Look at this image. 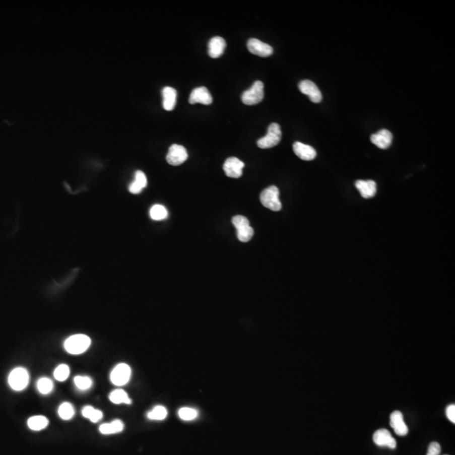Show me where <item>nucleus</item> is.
Segmentation results:
<instances>
[{
    "label": "nucleus",
    "mask_w": 455,
    "mask_h": 455,
    "mask_svg": "<svg viewBox=\"0 0 455 455\" xmlns=\"http://www.w3.org/2000/svg\"><path fill=\"white\" fill-rule=\"evenodd\" d=\"M355 185L361 196L365 199L373 198L377 192V184L373 180H357Z\"/></svg>",
    "instance_id": "f3484780"
},
{
    "label": "nucleus",
    "mask_w": 455,
    "mask_h": 455,
    "mask_svg": "<svg viewBox=\"0 0 455 455\" xmlns=\"http://www.w3.org/2000/svg\"><path fill=\"white\" fill-rule=\"evenodd\" d=\"M91 340L86 335L77 334L69 337L64 342V348L70 354L80 355L87 351Z\"/></svg>",
    "instance_id": "f257e3e1"
},
{
    "label": "nucleus",
    "mask_w": 455,
    "mask_h": 455,
    "mask_svg": "<svg viewBox=\"0 0 455 455\" xmlns=\"http://www.w3.org/2000/svg\"><path fill=\"white\" fill-rule=\"evenodd\" d=\"M149 214H150L152 219L159 221V220H163L167 218L168 211L165 207L157 204V205L152 207Z\"/></svg>",
    "instance_id": "393cba45"
},
{
    "label": "nucleus",
    "mask_w": 455,
    "mask_h": 455,
    "mask_svg": "<svg viewBox=\"0 0 455 455\" xmlns=\"http://www.w3.org/2000/svg\"><path fill=\"white\" fill-rule=\"evenodd\" d=\"M109 399L112 403L116 404V405H118V404L130 405L132 403L131 399L129 398L128 395L123 389H116V391H112L109 396Z\"/></svg>",
    "instance_id": "5701e85b"
},
{
    "label": "nucleus",
    "mask_w": 455,
    "mask_h": 455,
    "mask_svg": "<svg viewBox=\"0 0 455 455\" xmlns=\"http://www.w3.org/2000/svg\"><path fill=\"white\" fill-rule=\"evenodd\" d=\"M261 203L267 209L272 211H280L282 204L279 199V190L275 185H272L263 190L260 196Z\"/></svg>",
    "instance_id": "f03ea898"
},
{
    "label": "nucleus",
    "mask_w": 455,
    "mask_h": 455,
    "mask_svg": "<svg viewBox=\"0 0 455 455\" xmlns=\"http://www.w3.org/2000/svg\"><path fill=\"white\" fill-rule=\"evenodd\" d=\"M264 98V84L255 81L252 87L242 94V102L247 106H254L262 102Z\"/></svg>",
    "instance_id": "7ed1b4c3"
},
{
    "label": "nucleus",
    "mask_w": 455,
    "mask_h": 455,
    "mask_svg": "<svg viewBox=\"0 0 455 455\" xmlns=\"http://www.w3.org/2000/svg\"><path fill=\"white\" fill-rule=\"evenodd\" d=\"M391 426L396 434L404 437L408 433L409 430L404 422L403 414L399 411L394 412L391 415Z\"/></svg>",
    "instance_id": "dca6fc26"
},
{
    "label": "nucleus",
    "mask_w": 455,
    "mask_h": 455,
    "mask_svg": "<svg viewBox=\"0 0 455 455\" xmlns=\"http://www.w3.org/2000/svg\"><path fill=\"white\" fill-rule=\"evenodd\" d=\"M293 149L294 154L301 160L310 161L316 157L317 153L313 147L302 144L300 142L294 143Z\"/></svg>",
    "instance_id": "4468645a"
},
{
    "label": "nucleus",
    "mask_w": 455,
    "mask_h": 455,
    "mask_svg": "<svg viewBox=\"0 0 455 455\" xmlns=\"http://www.w3.org/2000/svg\"><path fill=\"white\" fill-rule=\"evenodd\" d=\"M48 423V420L44 416H34L30 417L27 422L29 428L33 431H41L46 428Z\"/></svg>",
    "instance_id": "4be33fe9"
},
{
    "label": "nucleus",
    "mask_w": 455,
    "mask_h": 455,
    "mask_svg": "<svg viewBox=\"0 0 455 455\" xmlns=\"http://www.w3.org/2000/svg\"><path fill=\"white\" fill-rule=\"evenodd\" d=\"M75 383L76 387L81 391H87L92 386V379L87 376H76Z\"/></svg>",
    "instance_id": "7c9ffc66"
},
{
    "label": "nucleus",
    "mask_w": 455,
    "mask_h": 455,
    "mask_svg": "<svg viewBox=\"0 0 455 455\" xmlns=\"http://www.w3.org/2000/svg\"><path fill=\"white\" fill-rule=\"evenodd\" d=\"M58 415L63 420H70L75 415V409L71 404L64 402L58 408Z\"/></svg>",
    "instance_id": "bb28decb"
},
{
    "label": "nucleus",
    "mask_w": 455,
    "mask_h": 455,
    "mask_svg": "<svg viewBox=\"0 0 455 455\" xmlns=\"http://www.w3.org/2000/svg\"><path fill=\"white\" fill-rule=\"evenodd\" d=\"M70 373V369L69 366L66 365V364H60V365L57 366L56 369H55L54 378H56L57 380L62 382V381H65L69 378Z\"/></svg>",
    "instance_id": "c756f323"
},
{
    "label": "nucleus",
    "mask_w": 455,
    "mask_h": 455,
    "mask_svg": "<svg viewBox=\"0 0 455 455\" xmlns=\"http://www.w3.org/2000/svg\"><path fill=\"white\" fill-rule=\"evenodd\" d=\"M147 183L148 180L145 174L143 171L138 170L135 173V179L129 185V191L133 194H139L143 189L146 187Z\"/></svg>",
    "instance_id": "aec40b11"
},
{
    "label": "nucleus",
    "mask_w": 455,
    "mask_h": 455,
    "mask_svg": "<svg viewBox=\"0 0 455 455\" xmlns=\"http://www.w3.org/2000/svg\"><path fill=\"white\" fill-rule=\"evenodd\" d=\"M163 107L166 111L174 110L176 105L177 92L172 87H165L162 90Z\"/></svg>",
    "instance_id": "6ab92c4d"
},
{
    "label": "nucleus",
    "mask_w": 455,
    "mask_h": 455,
    "mask_svg": "<svg viewBox=\"0 0 455 455\" xmlns=\"http://www.w3.org/2000/svg\"><path fill=\"white\" fill-rule=\"evenodd\" d=\"M131 368L126 363H119L111 371V381L115 385L122 386L128 383L131 378Z\"/></svg>",
    "instance_id": "0eeeda50"
},
{
    "label": "nucleus",
    "mask_w": 455,
    "mask_h": 455,
    "mask_svg": "<svg viewBox=\"0 0 455 455\" xmlns=\"http://www.w3.org/2000/svg\"><path fill=\"white\" fill-rule=\"evenodd\" d=\"M178 415L180 419L186 422H190L196 419L198 416V412L197 410L190 408V407H183L180 408L178 412Z\"/></svg>",
    "instance_id": "cd10ccee"
},
{
    "label": "nucleus",
    "mask_w": 455,
    "mask_h": 455,
    "mask_svg": "<svg viewBox=\"0 0 455 455\" xmlns=\"http://www.w3.org/2000/svg\"><path fill=\"white\" fill-rule=\"evenodd\" d=\"M123 429V422H121V420H114L109 423L100 425V432L105 435L118 433V432H122Z\"/></svg>",
    "instance_id": "412c9836"
},
{
    "label": "nucleus",
    "mask_w": 455,
    "mask_h": 455,
    "mask_svg": "<svg viewBox=\"0 0 455 455\" xmlns=\"http://www.w3.org/2000/svg\"><path fill=\"white\" fill-rule=\"evenodd\" d=\"M244 162L235 157L227 159L224 163V170L228 177L239 178L243 174Z\"/></svg>",
    "instance_id": "9b49d317"
},
{
    "label": "nucleus",
    "mask_w": 455,
    "mask_h": 455,
    "mask_svg": "<svg viewBox=\"0 0 455 455\" xmlns=\"http://www.w3.org/2000/svg\"><path fill=\"white\" fill-rule=\"evenodd\" d=\"M188 154L185 147L179 144H173L170 147L166 160L170 165L177 166L187 160Z\"/></svg>",
    "instance_id": "6e6552de"
},
{
    "label": "nucleus",
    "mask_w": 455,
    "mask_h": 455,
    "mask_svg": "<svg viewBox=\"0 0 455 455\" xmlns=\"http://www.w3.org/2000/svg\"><path fill=\"white\" fill-rule=\"evenodd\" d=\"M37 388L40 393L42 395H47L51 393L53 388V383L49 378H41L37 381Z\"/></svg>",
    "instance_id": "c85d7f7f"
},
{
    "label": "nucleus",
    "mask_w": 455,
    "mask_h": 455,
    "mask_svg": "<svg viewBox=\"0 0 455 455\" xmlns=\"http://www.w3.org/2000/svg\"><path fill=\"white\" fill-rule=\"evenodd\" d=\"M29 380L30 376L26 368H15L9 375V384L14 391H23L28 385Z\"/></svg>",
    "instance_id": "423d86ee"
},
{
    "label": "nucleus",
    "mask_w": 455,
    "mask_h": 455,
    "mask_svg": "<svg viewBox=\"0 0 455 455\" xmlns=\"http://www.w3.org/2000/svg\"><path fill=\"white\" fill-rule=\"evenodd\" d=\"M167 409L162 406H157L148 413V418L155 421H162L167 417Z\"/></svg>",
    "instance_id": "a878e982"
},
{
    "label": "nucleus",
    "mask_w": 455,
    "mask_h": 455,
    "mask_svg": "<svg viewBox=\"0 0 455 455\" xmlns=\"http://www.w3.org/2000/svg\"><path fill=\"white\" fill-rule=\"evenodd\" d=\"M441 452V447L438 442H431L427 450V455H439Z\"/></svg>",
    "instance_id": "2f4dec72"
},
{
    "label": "nucleus",
    "mask_w": 455,
    "mask_h": 455,
    "mask_svg": "<svg viewBox=\"0 0 455 455\" xmlns=\"http://www.w3.org/2000/svg\"><path fill=\"white\" fill-rule=\"evenodd\" d=\"M373 442L379 447H388L391 449L396 447V441L387 429L377 430L373 437Z\"/></svg>",
    "instance_id": "f8f14e48"
},
{
    "label": "nucleus",
    "mask_w": 455,
    "mask_h": 455,
    "mask_svg": "<svg viewBox=\"0 0 455 455\" xmlns=\"http://www.w3.org/2000/svg\"><path fill=\"white\" fill-rule=\"evenodd\" d=\"M298 89L303 95L309 96V100L314 103H319L322 100V94L319 88L310 80H303L299 83Z\"/></svg>",
    "instance_id": "9d476101"
},
{
    "label": "nucleus",
    "mask_w": 455,
    "mask_h": 455,
    "mask_svg": "<svg viewBox=\"0 0 455 455\" xmlns=\"http://www.w3.org/2000/svg\"><path fill=\"white\" fill-rule=\"evenodd\" d=\"M232 223L237 229V237L239 241L248 242L252 239L254 235V229L249 225V222L247 218L237 215L232 219Z\"/></svg>",
    "instance_id": "39448f33"
},
{
    "label": "nucleus",
    "mask_w": 455,
    "mask_h": 455,
    "mask_svg": "<svg viewBox=\"0 0 455 455\" xmlns=\"http://www.w3.org/2000/svg\"><path fill=\"white\" fill-rule=\"evenodd\" d=\"M392 139L393 135L386 129H382L370 137L371 142L381 149H388L392 144Z\"/></svg>",
    "instance_id": "2eb2a0df"
},
{
    "label": "nucleus",
    "mask_w": 455,
    "mask_h": 455,
    "mask_svg": "<svg viewBox=\"0 0 455 455\" xmlns=\"http://www.w3.org/2000/svg\"><path fill=\"white\" fill-rule=\"evenodd\" d=\"M82 415L85 418L91 421L92 422H98L103 417V413L94 408V407L87 406L84 407L82 410Z\"/></svg>",
    "instance_id": "b1692460"
},
{
    "label": "nucleus",
    "mask_w": 455,
    "mask_h": 455,
    "mask_svg": "<svg viewBox=\"0 0 455 455\" xmlns=\"http://www.w3.org/2000/svg\"><path fill=\"white\" fill-rule=\"evenodd\" d=\"M226 47V42L220 36H215L209 41V54L212 58L221 57Z\"/></svg>",
    "instance_id": "a211bd4d"
},
{
    "label": "nucleus",
    "mask_w": 455,
    "mask_h": 455,
    "mask_svg": "<svg viewBox=\"0 0 455 455\" xmlns=\"http://www.w3.org/2000/svg\"><path fill=\"white\" fill-rule=\"evenodd\" d=\"M446 415L449 420L450 422L455 423V406L454 405H450L446 409Z\"/></svg>",
    "instance_id": "473e14b6"
},
{
    "label": "nucleus",
    "mask_w": 455,
    "mask_h": 455,
    "mask_svg": "<svg viewBox=\"0 0 455 455\" xmlns=\"http://www.w3.org/2000/svg\"><path fill=\"white\" fill-rule=\"evenodd\" d=\"M247 48L252 54L262 57H269L273 53V48L270 45L255 38L249 39L247 42Z\"/></svg>",
    "instance_id": "1a4fd4ad"
},
{
    "label": "nucleus",
    "mask_w": 455,
    "mask_h": 455,
    "mask_svg": "<svg viewBox=\"0 0 455 455\" xmlns=\"http://www.w3.org/2000/svg\"><path fill=\"white\" fill-rule=\"evenodd\" d=\"M189 102L192 105L197 103L210 105L213 102V97L206 87L196 88L190 93Z\"/></svg>",
    "instance_id": "ddd939ff"
},
{
    "label": "nucleus",
    "mask_w": 455,
    "mask_h": 455,
    "mask_svg": "<svg viewBox=\"0 0 455 455\" xmlns=\"http://www.w3.org/2000/svg\"><path fill=\"white\" fill-rule=\"evenodd\" d=\"M282 139V131L278 123H272L268 126V134L265 137L259 139L257 146L261 149H271L277 146Z\"/></svg>",
    "instance_id": "20e7f679"
}]
</instances>
